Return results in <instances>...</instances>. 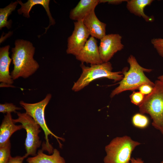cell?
I'll list each match as a JSON object with an SVG mask.
<instances>
[{"label": "cell", "instance_id": "1", "mask_svg": "<svg viewBox=\"0 0 163 163\" xmlns=\"http://www.w3.org/2000/svg\"><path fill=\"white\" fill-rule=\"evenodd\" d=\"M11 49V59L14 65L10 74L14 80L21 77L27 78L34 73L39 67L34 58L35 48L30 42L21 39L15 40Z\"/></svg>", "mask_w": 163, "mask_h": 163}, {"label": "cell", "instance_id": "2", "mask_svg": "<svg viewBox=\"0 0 163 163\" xmlns=\"http://www.w3.org/2000/svg\"><path fill=\"white\" fill-rule=\"evenodd\" d=\"M127 62L129 65V69L127 71H126V69L123 70V78L119 82V86L112 91L110 95L111 98L125 91L138 89L144 84L154 86V83L150 81L144 74L145 72H150L152 69L141 66L132 55L128 57Z\"/></svg>", "mask_w": 163, "mask_h": 163}, {"label": "cell", "instance_id": "3", "mask_svg": "<svg viewBox=\"0 0 163 163\" xmlns=\"http://www.w3.org/2000/svg\"><path fill=\"white\" fill-rule=\"evenodd\" d=\"M80 67L82 72L79 78L74 83L72 90L78 92L82 89L93 81L101 78H107L114 82L120 81L123 77L121 71L112 72L113 67L110 62L99 64L85 66L81 63Z\"/></svg>", "mask_w": 163, "mask_h": 163}, {"label": "cell", "instance_id": "4", "mask_svg": "<svg viewBox=\"0 0 163 163\" xmlns=\"http://www.w3.org/2000/svg\"><path fill=\"white\" fill-rule=\"evenodd\" d=\"M152 91L139 106L140 113L150 115L152 125L163 134V82L157 80Z\"/></svg>", "mask_w": 163, "mask_h": 163}, {"label": "cell", "instance_id": "5", "mask_svg": "<svg viewBox=\"0 0 163 163\" xmlns=\"http://www.w3.org/2000/svg\"><path fill=\"white\" fill-rule=\"evenodd\" d=\"M141 143L126 135L113 139L105 147L104 163H130L132 153Z\"/></svg>", "mask_w": 163, "mask_h": 163}, {"label": "cell", "instance_id": "6", "mask_svg": "<svg viewBox=\"0 0 163 163\" xmlns=\"http://www.w3.org/2000/svg\"><path fill=\"white\" fill-rule=\"evenodd\" d=\"M52 96L51 94L48 93L43 100L34 103H27L23 101H21L19 102L21 106L25 110L26 113L30 116L43 129L45 136L46 142L42 150L43 151H47L50 154L53 153L54 149L49 142V136L50 135L54 137L57 139L60 147H62V145L59 139L63 141L64 140V139L54 134L48 128L46 123L45 117V109Z\"/></svg>", "mask_w": 163, "mask_h": 163}, {"label": "cell", "instance_id": "7", "mask_svg": "<svg viewBox=\"0 0 163 163\" xmlns=\"http://www.w3.org/2000/svg\"><path fill=\"white\" fill-rule=\"evenodd\" d=\"M16 113L18 117L16 119H13L14 122L15 123H20L27 133L24 143L26 153L24 155L26 158L29 155L34 156L37 155V149L40 147L41 143L39 136L41 132L40 129V127L26 112H17Z\"/></svg>", "mask_w": 163, "mask_h": 163}, {"label": "cell", "instance_id": "8", "mask_svg": "<svg viewBox=\"0 0 163 163\" xmlns=\"http://www.w3.org/2000/svg\"><path fill=\"white\" fill-rule=\"evenodd\" d=\"M74 29L67 40V54L76 56L83 47L90 35L83 20L74 22Z\"/></svg>", "mask_w": 163, "mask_h": 163}, {"label": "cell", "instance_id": "9", "mask_svg": "<svg viewBox=\"0 0 163 163\" xmlns=\"http://www.w3.org/2000/svg\"><path fill=\"white\" fill-rule=\"evenodd\" d=\"M122 38L120 34H106L100 40L98 47L103 62H109L115 53L123 48Z\"/></svg>", "mask_w": 163, "mask_h": 163}, {"label": "cell", "instance_id": "10", "mask_svg": "<svg viewBox=\"0 0 163 163\" xmlns=\"http://www.w3.org/2000/svg\"><path fill=\"white\" fill-rule=\"evenodd\" d=\"M75 57L81 63L95 65L103 63L100 57L97 41L95 38L91 37L88 39L84 46Z\"/></svg>", "mask_w": 163, "mask_h": 163}, {"label": "cell", "instance_id": "11", "mask_svg": "<svg viewBox=\"0 0 163 163\" xmlns=\"http://www.w3.org/2000/svg\"><path fill=\"white\" fill-rule=\"evenodd\" d=\"M83 22L91 37L100 40L106 35V24L98 19L94 11L87 16Z\"/></svg>", "mask_w": 163, "mask_h": 163}, {"label": "cell", "instance_id": "12", "mask_svg": "<svg viewBox=\"0 0 163 163\" xmlns=\"http://www.w3.org/2000/svg\"><path fill=\"white\" fill-rule=\"evenodd\" d=\"M99 3V0H81L70 12V19L75 21L83 20L88 15L94 11Z\"/></svg>", "mask_w": 163, "mask_h": 163}, {"label": "cell", "instance_id": "13", "mask_svg": "<svg viewBox=\"0 0 163 163\" xmlns=\"http://www.w3.org/2000/svg\"><path fill=\"white\" fill-rule=\"evenodd\" d=\"M9 45L0 48V82L11 85L14 83L9 72V66L11 58L9 56Z\"/></svg>", "mask_w": 163, "mask_h": 163}, {"label": "cell", "instance_id": "14", "mask_svg": "<svg viewBox=\"0 0 163 163\" xmlns=\"http://www.w3.org/2000/svg\"><path fill=\"white\" fill-rule=\"evenodd\" d=\"M22 128L21 124H15L11 113H6L4 116L0 126V147L6 144L14 132Z\"/></svg>", "mask_w": 163, "mask_h": 163}, {"label": "cell", "instance_id": "15", "mask_svg": "<svg viewBox=\"0 0 163 163\" xmlns=\"http://www.w3.org/2000/svg\"><path fill=\"white\" fill-rule=\"evenodd\" d=\"M18 4L21 6V8L18 10V14H23V16L27 18L30 17L29 12L34 5H40L43 6L50 20L49 26L45 28V33L51 25H53L55 24V21L52 16L49 7L50 0H28L25 3H23L21 0H18Z\"/></svg>", "mask_w": 163, "mask_h": 163}, {"label": "cell", "instance_id": "16", "mask_svg": "<svg viewBox=\"0 0 163 163\" xmlns=\"http://www.w3.org/2000/svg\"><path fill=\"white\" fill-rule=\"evenodd\" d=\"M153 1L152 0H127L126 7L131 13L142 17L147 22H152L154 21V17L145 14L144 9L146 7L150 5Z\"/></svg>", "mask_w": 163, "mask_h": 163}, {"label": "cell", "instance_id": "17", "mask_svg": "<svg viewBox=\"0 0 163 163\" xmlns=\"http://www.w3.org/2000/svg\"><path fill=\"white\" fill-rule=\"evenodd\" d=\"M43 152L42 149L39 150L36 156L28 158L27 161L28 163H66L56 149H54L53 153L50 155L44 154Z\"/></svg>", "mask_w": 163, "mask_h": 163}, {"label": "cell", "instance_id": "18", "mask_svg": "<svg viewBox=\"0 0 163 163\" xmlns=\"http://www.w3.org/2000/svg\"><path fill=\"white\" fill-rule=\"evenodd\" d=\"M18 1L11 2L4 8L0 9V29L6 27L8 29L11 26L12 21H8L9 16L16 9L18 4Z\"/></svg>", "mask_w": 163, "mask_h": 163}, {"label": "cell", "instance_id": "19", "mask_svg": "<svg viewBox=\"0 0 163 163\" xmlns=\"http://www.w3.org/2000/svg\"><path fill=\"white\" fill-rule=\"evenodd\" d=\"M132 122L135 127L139 129H145L149 125V118L144 114L141 113L135 114L132 118Z\"/></svg>", "mask_w": 163, "mask_h": 163}, {"label": "cell", "instance_id": "20", "mask_svg": "<svg viewBox=\"0 0 163 163\" xmlns=\"http://www.w3.org/2000/svg\"><path fill=\"white\" fill-rule=\"evenodd\" d=\"M11 149L10 140L4 145L0 147V163H8L11 157Z\"/></svg>", "mask_w": 163, "mask_h": 163}, {"label": "cell", "instance_id": "21", "mask_svg": "<svg viewBox=\"0 0 163 163\" xmlns=\"http://www.w3.org/2000/svg\"><path fill=\"white\" fill-rule=\"evenodd\" d=\"M21 109V108L17 107L12 103H5L0 104V112L3 113L11 112L17 113L16 110Z\"/></svg>", "mask_w": 163, "mask_h": 163}, {"label": "cell", "instance_id": "22", "mask_svg": "<svg viewBox=\"0 0 163 163\" xmlns=\"http://www.w3.org/2000/svg\"><path fill=\"white\" fill-rule=\"evenodd\" d=\"M145 96L139 91H133L130 95V98L131 101L133 104L139 106L143 102Z\"/></svg>", "mask_w": 163, "mask_h": 163}, {"label": "cell", "instance_id": "23", "mask_svg": "<svg viewBox=\"0 0 163 163\" xmlns=\"http://www.w3.org/2000/svg\"><path fill=\"white\" fill-rule=\"evenodd\" d=\"M151 43L159 55L163 57V38H153Z\"/></svg>", "mask_w": 163, "mask_h": 163}, {"label": "cell", "instance_id": "24", "mask_svg": "<svg viewBox=\"0 0 163 163\" xmlns=\"http://www.w3.org/2000/svg\"><path fill=\"white\" fill-rule=\"evenodd\" d=\"M154 87L149 84H145L141 86L138 89L142 94L145 95H147L152 91Z\"/></svg>", "mask_w": 163, "mask_h": 163}, {"label": "cell", "instance_id": "25", "mask_svg": "<svg viewBox=\"0 0 163 163\" xmlns=\"http://www.w3.org/2000/svg\"><path fill=\"white\" fill-rule=\"evenodd\" d=\"M26 158L24 155L22 156H18L14 157H11L8 163H23V161Z\"/></svg>", "mask_w": 163, "mask_h": 163}, {"label": "cell", "instance_id": "26", "mask_svg": "<svg viewBox=\"0 0 163 163\" xmlns=\"http://www.w3.org/2000/svg\"><path fill=\"white\" fill-rule=\"evenodd\" d=\"M127 1V0H100L99 3L107 2L109 4L117 5L120 4L123 2Z\"/></svg>", "mask_w": 163, "mask_h": 163}, {"label": "cell", "instance_id": "27", "mask_svg": "<svg viewBox=\"0 0 163 163\" xmlns=\"http://www.w3.org/2000/svg\"><path fill=\"white\" fill-rule=\"evenodd\" d=\"M130 163H145L144 161L140 158H132L130 161Z\"/></svg>", "mask_w": 163, "mask_h": 163}, {"label": "cell", "instance_id": "28", "mask_svg": "<svg viewBox=\"0 0 163 163\" xmlns=\"http://www.w3.org/2000/svg\"><path fill=\"white\" fill-rule=\"evenodd\" d=\"M158 80L160 81H161L163 82V74L159 76L158 77Z\"/></svg>", "mask_w": 163, "mask_h": 163}, {"label": "cell", "instance_id": "29", "mask_svg": "<svg viewBox=\"0 0 163 163\" xmlns=\"http://www.w3.org/2000/svg\"><path fill=\"white\" fill-rule=\"evenodd\" d=\"M161 163H163V160L161 162Z\"/></svg>", "mask_w": 163, "mask_h": 163}]
</instances>
